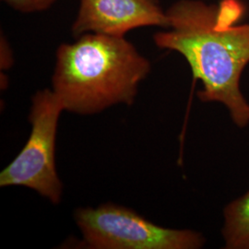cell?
Here are the masks:
<instances>
[{
    "label": "cell",
    "mask_w": 249,
    "mask_h": 249,
    "mask_svg": "<svg viewBox=\"0 0 249 249\" xmlns=\"http://www.w3.org/2000/svg\"><path fill=\"white\" fill-rule=\"evenodd\" d=\"M231 1L220 5L201 0H178L166 9L169 25L153 36L160 49L182 54L193 77L202 82L200 101L223 104L238 127L249 124V104L240 79L249 63V23L235 24Z\"/></svg>",
    "instance_id": "cell-1"
},
{
    "label": "cell",
    "mask_w": 249,
    "mask_h": 249,
    "mask_svg": "<svg viewBox=\"0 0 249 249\" xmlns=\"http://www.w3.org/2000/svg\"><path fill=\"white\" fill-rule=\"evenodd\" d=\"M151 69L124 36L84 34L57 48L53 90L65 111L93 115L119 104L132 105Z\"/></svg>",
    "instance_id": "cell-2"
},
{
    "label": "cell",
    "mask_w": 249,
    "mask_h": 249,
    "mask_svg": "<svg viewBox=\"0 0 249 249\" xmlns=\"http://www.w3.org/2000/svg\"><path fill=\"white\" fill-rule=\"evenodd\" d=\"M75 220L88 249H197L205 244L197 231L164 228L112 203L80 208Z\"/></svg>",
    "instance_id": "cell-3"
},
{
    "label": "cell",
    "mask_w": 249,
    "mask_h": 249,
    "mask_svg": "<svg viewBox=\"0 0 249 249\" xmlns=\"http://www.w3.org/2000/svg\"><path fill=\"white\" fill-rule=\"evenodd\" d=\"M62 111L53 89L36 92L29 116L30 137L17 157L0 173V187H28L53 204L60 202L63 186L55 166V142Z\"/></svg>",
    "instance_id": "cell-4"
},
{
    "label": "cell",
    "mask_w": 249,
    "mask_h": 249,
    "mask_svg": "<svg viewBox=\"0 0 249 249\" xmlns=\"http://www.w3.org/2000/svg\"><path fill=\"white\" fill-rule=\"evenodd\" d=\"M168 25L158 0H80L71 32L77 37L89 33L124 36L142 27Z\"/></svg>",
    "instance_id": "cell-5"
},
{
    "label": "cell",
    "mask_w": 249,
    "mask_h": 249,
    "mask_svg": "<svg viewBox=\"0 0 249 249\" xmlns=\"http://www.w3.org/2000/svg\"><path fill=\"white\" fill-rule=\"evenodd\" d=\"M223 218L225 249H249V191L225 207Z\"/></svg>",
    "instance_id": "cell-6"
},
{
    "label": "cell",
    "mask_w": 249,
    "mask_h": 249,
    "mask_svg": "<svg viewBox=\"0 0 249 249\" xmlns=\"http://www.w3.org/2000/svg\"><path fill=\"white\" fill-rule=\"evenodd\" d=\"M11 9L21 13H35L49 9L56 0H2Z\"/></svg>",
    "instance_id": "cell-7"
},
{
    "label": "cell",
    "mask_w": 249,
    "mask_h": 249,
    "mask_svg": "<svg viewBox=\"0 0 249 249\" xmlns=\"http://www.w3.org/2000/svg\"><path fill=\"white\" fill-rule=\"evenodd\" d=\"M12 61L11 50L9 47L7 38L3 35L1 36V68L7 69L10 67Z\"/></svg>",
    "instance_id": "cell-8"
}]
</instances>
